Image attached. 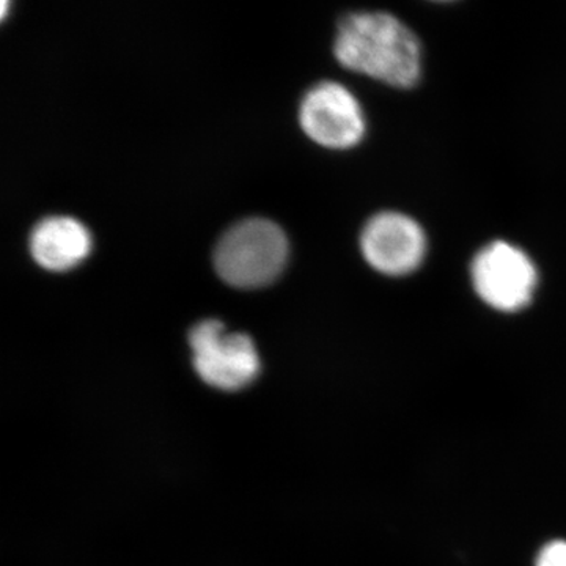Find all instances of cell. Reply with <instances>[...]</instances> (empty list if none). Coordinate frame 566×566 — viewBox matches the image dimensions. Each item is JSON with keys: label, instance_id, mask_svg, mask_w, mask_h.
<instances>
[{"label": "cell", "instance_id": "obj_1", "mask_svg": "<svg viewBox=\"0 0 566 566\" xmlns=\"http://www.w3.org/2000/svg\"><path fill=\"white\" fill-rule=\"evenodd\" d=\"M334 54L340 65L397 88H411L422 50L411 29L389 13H354L342 20Z\"/></svg>", "mask_w": 566, "mask_h": 566}, {"label": "cell", "instance_id": "obj_2", "mask_svg": "<svg viewBox=\"0 0 566 566\" xmlns=\"http://www.w3.org/2000/svg\"><path fill=\"white\" fill-rule=\"evenodd\" d=\"M289 260V241L281 227L268 219L238 222L219 240L214 266L219 277L234 289L270 285Z\"/></svg>", "mask_w": 566, "mask_h": 566}, {"label": "cell", "instance_id": "obj_3", "mask_svg": "<svg viewBox=\"0 0 566 566\" xmlns=\"http://www.w3.org/2000/svg\"><path fill=\"white\" fill-rule=\"evenodd\" d=\"M197 375L214 389L234 392L252 385L262 370L259 352L249 335L227 333L218 319H205L189 333Z\"/></svg>", "mask_w": 566, "mask_h": 566}, {"label": "cell", "instance_id": "obj_4", "mask_svg": "<svg viewBox=\"0 0 566 566\" xmlns=\"http://www.w3.org/2000/svg\"><path fill=\"white\" fill-rule=\"evenodd\" d=\"M471 277L480 300L505 314L527 307L538 283V273L527 253L505 241H495L476 253Z\"/></svg>", "mask_w": 566, "mask_h": 566}, {"label": "cell", "instance_id": "obj_5", "mask_svg": "<svg viewBox=\"0 0 566 566\" xmlns=\"http://www.w3.org/2000/svg\"><path fill=\"white\" fill-rule=\"evenodd\" d=\"M300 122L312 140L333 150L354 147L365 134L360 104L337 82H322L305 93Z\"/></svg>", "mask_w": 566, "mask_h": 566}, {"label": "cell", "instance_id": "obj_6", "mask_svg": "<svg viewBox=\"0 0 566 566\" xmlns=\"http://www.w3.org/2000/svg\"><path fill=\"white\" fill-rule=\"evenodd\" d=\"M364 259L378 273L401 277L415 273L427 253L422 227L401 212L374 216L360 234Z\"/></svg>", "mask_w": 566, "mask_h": 566}, {"label": "cell", "instance_id": "obj_7", "mask_svg": "<svg viewBox=\"0 0 566 566\" xmlns=\"http://www.w3.org/2000/svg\"><path fill=\"white\" fill-rule=\"evenodd\" d=\"M31 253L41 268L63 273L87 259L92 249L88 230L66 216H52L36 223L31 234Z\"/></svg>", "mask_w": 566, "mask_h": 566}, {"label": "cell", "instance_id": "obj_8", "mask_svg": "<svg viewBox=\"0 0 566 566\" xmlns=\"http://www.w3.org/2000/svg\"><path fill=\"white\" fill-rule=\"evenodd\" d=\"M535 566H566V542L557 539V542L547 543L539 551Z\"/></svg>", "mask_w": 566, "mask_h": 566}]
</instances>
